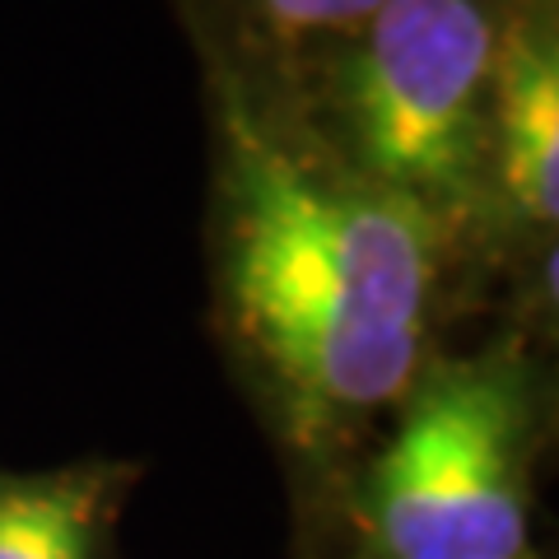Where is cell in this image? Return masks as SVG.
Masks as SVG:
<instances>
[{
    "mask_svg": "<svg viewBox=\"0 0 559 559\" xmlns=\"http://www.w3.org/2000/svg\"><path fill=\"white\" fill-rule=\"evenodd\" d=\"M205 117L215 322L280 448L326 476L406 401L471 266L266 94L205 70Z\"/></svg>",
    "mask_w": 559,
    "mask_h": 559,
    "instance_id": "cell-1",
    "label": "cell"
},
{
    "mask_svg": "<svg viewBox=\"0 0 559 559\" xmlns=\"http://www.w3.org/2000/svg\"><path fill=\"white\" fill-rule=\"evenodd\" d=\"M509 0H382L280 103L345 173L419 210L466 266L495 261L489 84Z\"/></svg>",
    "mask_w": 559,
    "mask_h": 559,
    "instance_id": "cell-2",
    "label": "cell"
},
{
    "mask_svg": "<svg viewBox=\"0 0 559 559\" xmlns=\"http://www.w3.org/2000/svg\"><path fill=\"white\" fill-rule=\"evenodd\" d=\"M540 401L536 349L518 331L433 355L359 471L369 559H536Z\"/></svg>",
    "mask_w": 559,
    "mask_h": 559,
    "instance_id": "cell-3",
    "label": "cell"
},
{
    "mask_svg": "<svg viewBox=\"0 0 559 559\" xmlns=\"http://www.w3.org/2000/svg\"><path fill=\"white\" fill-rule=\"evenodd\" d=\"M499 257L550 280L559 224V0H509L489 84Z\"/></svg>",
    "mask_w": 559,
    "mask_h": 559,
    "instance_id": "cell-4",
    "label": "cell"
},
{
    "mask_svg": "<svg viewBox=\"0 0 559 559\" xmlns=\"http://www.w3.org/2000/svg\"><path fill=\"white\" fill-rule=\"evenodd\" d=\"M201 70L257 94L289 90L331 47L369 24L382 0H173Z\"/></svg>",
    "mask_w": 559,
    "mask_h": 559,
    "instance_id": "cell-5",
    "label": "cell"
},
{
    "mask_svg": "<svg viewBox=\"0 0 559 559\" xmlns=\"http://www.w3.org/2000/svg\"><path fill=\"white\" fill-rule=\"evenodd\" d=\"M131 480L135 466L103 457L0 471V559H112Z\"/></svg>",
    "mask_w": 559,
    "mask_h": 559,
    "instance_id": "cell-6",
    "label": "cell"
}]
</instances>
